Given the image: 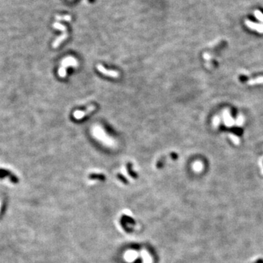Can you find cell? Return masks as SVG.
<instances>
[{"label": "cell", "mask_w": 263, "mask_h": 263, "mask_svg": "<svg viewBox=\"0 0 263 263\" xmlns=\"http://www.w3.org/2000/svg\"><path fill=\"white\" fill-rule=\"evenodd\" d=\"M222 116H223L224 123H225L226 126H232L235 124V121L232 117L229 110H225L222 113Z\"/></svg>", "instance_id": "obj_5"}, {"label": "cell", "mask_w": 263, "mask_h": 263, "mask_svg": "<svg viewBox=\"0 0 263 263\" xmlns=\"http://www.w3.org/2000/svg\"><path fill=\"white\" fill-rule=\"evenodd\" d=\"M229 138H230V139H231V140H232V142H233L234 144L239 145L240 143L239 138H238V136H236L235 134H229Z\"/></svg>", "instance_id": "obj_7"}, {"label": "cell", "mask_w": 263, "mask_h": 263, "mask_svg": "<svg viewBox=\"0 0 263 263\" xmlns=\"http://www.w3.org/2000/svg\"><path fill=\"white\" fill-rule=\"evenodd\" d=\"M243 122H244V117H243V116L241 115V114H239V115L238 116L237 119L235 120V124L238 126H242L243 124Z\"/></svg>", "instance_id": "obj_8"}, {"label": "cell", "mask_w": 263, "mask_h": 263, "mask_svg": "<svg viewBox=\"0 0 263 263\" xmlns=\"http://www.w3.org/2000/svg\"><path fill=\"white\" fill-rule=\"evenodd\" d=\"M97 68L99 72H101L102 74H103L104 75H107V76L113 77V78H117V77H119V72L115 70H107V69H105L102 64H97Z\"/></svg>", "instance_id": "obj_4"}, {"label": "cell", "mask_w": 263, "mask_h": 263, "mask_svg": "<svg viewBox=\"0 0 263 263\" xmlns=\"http://www.w3.org/2000/svg\"><path fill=\"white\" fill-rule=\"evenodd\" d=\"M96 109V106L95 105H90L89 107H87L86 109L84 110V111H76L74 112V113H73V116H74V118L75 119L77 120H81L83 119V118L85 117V116L89 115V114H90L95 111Z\"/></svg>", "instance_id": "obj_3"}, {"label": "cell", "mask_w": 263, "mask_h": 263, "mask_svg": "<svg viewBox=\"0 0 263 263\" xmlns=\"http://www.w3.org/2000/svg\"><path fill=\"white\" fill-rule=\"evenodd\" d=\"M92 133L93 135H94V137L97 138V140H100L103 144L107 145V146H111L113 145V140L106 135L105 131H104L103 128L100 127V126H96L94 129H93L92 130Z\"/></svg>", "instance_id": "obj_1"}, {"label": "cell", "mask_w": 263, "mask_h": 263, "mask_svg": "<svg viewBox=\"0 0 263 263\" xmlns=\"http://www.w3.org/2000/svg\"><path fill=\"white\" fill-rule=\"evenodd\" d=\"M220 121H220L219 116H215L213 119V124L214 127H218V126H219L220 124Z\"/></svg>", "instance_id": "obj_10"}, {"label": "cell", "mask_w": 263, "mask_h": 263, "mask_svg": "<svg viewBox=\"0 0 263 263\" xmlns=\"http://www.w3.org/2000/svg\"><path fill=\"white\" fill-rule=\"evenodd\" d=\"M203 56H204V58H205V59H207V60H209L210 59V57H211V56H209L208 54H204Z\"/></svg>", "instance_id": "obj_11"}, {"label": "cell", "mask_w": 263, "mask_h": 263, "mask_svg": "<svg viewBox=\"0 0 263 263\" xmlns=\"http://www.w3.org/2000/svg\"><path fill=\"white\" fill-rule=\"evenodd\" d=\"M78 62L73 57H68L62 62V67L59 70V75L61 77H66V68L67 67H77Z\"/></svg>", "instance_id": "obj_2"}, {"label": "cell", "mask_w": 263, "mask_h": 263, "mask_svg": "<svg viewBox=\"0 0 263 263\" xmlns=\"http://www.w3.org/2000/svg\"><path fill=\"white\" fill-rule=\"evenodd\" d=\"M202 168H203V164H202V162H196L195 164H194V169H195V170L196 171L201 170Z\"/></svg>", "instance_id": "obj_9"}, {"label": "cell", "mask_w": 263, "mask_h": 263, "mask_svg": "<svg viewBox=\"0 0 263 263\" xmlns=\"http://www.w3.org/2000/svg\"><path fill=\"white\" fill-rule=\"evenodd\" d=\"M247 83L248 85L261 84V83H263V77H257V78L254 79V80L248 81Z\"/></svg>", "instance_id": "obj_6"}]
</instances>
